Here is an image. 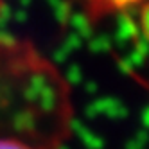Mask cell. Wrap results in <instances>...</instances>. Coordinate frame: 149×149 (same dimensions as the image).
Returning a JSON list of instances; mask_svg holds the SVG:
<instances>
[{
  "mask_svg": "<svg viewBox=\"0 0 149 149\" xmlns=\"http://www.w3.org/2000/svg\"><path fill=\"white\" fill-rule=\"evenodd\" d=\"M72 88L33 41L0 36V140L59 149L74 130Z\"/></svg>",
  "mask_w": 149,
  "mask_h": 149,
  "instance_id": "1",
  "label": "cell"
},
{
  "mask_svg": "<svg viewBox=\"0 0 149 149\" xmlns=\"http://www.w3.org/2000/svg\"><path fill=\"white\" fill-rule=\"evenodd\" d=\"M0 149H38V147L29 146V144L20 142V140H9V138H4V140H0Z\"/></svg>",
  "mask_w": 149,
  "mask_h": 149,
  "instance_id": "2",
  "label": "cell"
},
{
  "mask_svg": "<svg viewBox=\"0 0 149 149\" xmlns=\"http://www.w3.org/2000/svg\"><path fill=\"white\" fill-rule=\"evenodd\" d=\"M2 13H4V0H0V18H2Z\"/></svg>",
  "mask_w": 149,
  "mask_h": 149,
  "instance_id": "3",
  "label": "cell"
}]
</instances>
